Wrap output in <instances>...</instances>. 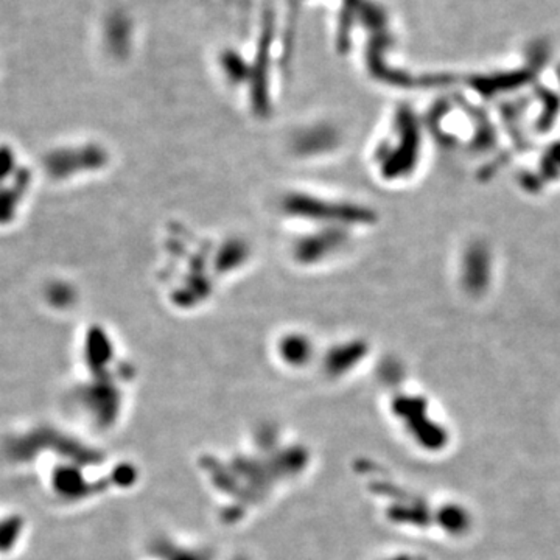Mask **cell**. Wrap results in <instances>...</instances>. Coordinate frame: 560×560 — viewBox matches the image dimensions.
I'll return each instance as SVG.
<instances>
[{
	"label": "cell",
	"instance_id": "cell-1",
	"mask_svg": "<svg viewBox=\"0 0 560 560\" xmlns=\"http://www.w3.org/2000/svg\"><path fill=\"white\" fill-rule=\"evenodd\" d=\"M30 184V174L25 168H19L10 181V185L0 184V224L12 222L18 214L19 206L25 198Z\"/></svg>",
	"mask_w": 560,
	"mask_h": 560
},
{
	"label": "cell",
	"instance_id": "cell-2",
	"mask_svg": "<svg viewBox=\"0 0 560 560\" xmlns=\"http://www.w3.org/2000/svg\"><path fill=\"white\" fill-rule=\"evenodd\" d=\"M16 162H18V159H16L14 150L2 145L0 147V184H4L8 179H12L14 176V173L18 172L19 166Z\"/></svg>",
	"mask_w": 560,
	"mask_h": 560
}]
</instances>
